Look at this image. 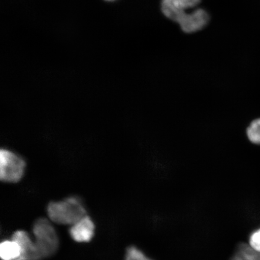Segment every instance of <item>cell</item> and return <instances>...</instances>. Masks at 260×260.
I'll return each instance as SVG.
<instances>
[{
  "instance_id": "1",
  "label": "cell",
  "mask_w": 260,
  "mask_h": 260,
  "mask_svg": "<svg viewBox=\"0 0 260 260\" xmlns=\"http://www.w3.org/2000/svg\"><path fill=\"white\" fill-rule=\"evenodd\" d=\"M48 219L57 225H73L87 214L85 207L80 198L70 197L64 200L52 201L47 208Z\"/></svg>"
},
{
  "instance_id": "2",
  "label": "cell",
  "mask_w": 260,
  "mask_h": 260,
  "mask_svg": "<svg viewBox=\"0 0 260 260\" xmlns=\"http://www.w3.org/2000/svg\"><path fill=\"white\" fill-rule=\"evenodd\" d=\"M34 241L42 259L53 256L59 246V239L53 222L48 218L40 217L35 221L32 229Z\"/></svg>"
},
{
  "instance_id": "3",
  "label": "cell",
  "mask_w": 260,
  "mask_h": 260,
  "mask_svg": "<svg viewBox=\"0 0 260 260\" xmlns=\"http://www.w3.org/2000/svg\"><path fill=\"white\" fill-rule=\"evenodd\" d=\"M26 164L23 158L7 149L0 151V180L5 183H17L23 178Z\"/></svg>"
},
{
  "instance_id": "4",
  "label": "cell",
  "mask_w": 260,
  "mask_h": 260,
  "mask_svg": "<svg viewBox=\"0 0 260 260\" xmlns=\"http://www.w3.org/2000/svg\"><path fill=\"white\" fill-rule=\"evenodd\" d=\"M200 2L201 0H162L161 11L167 18L177 22Z\"/></svg>"
},
{
  "instance_id": "5",
  "label": "cell",
  "mask_w": 260,
  "mask_h": 260,
  "mask_svg": "<svg viewBox=\"0 0 260 260\" xmlns=\"http://www.w3.org/2000/svg\"><path fill=\"white\" fill-rule=\"evenodd\" d=\"M209 21L207 12L201 9H194L179 19L177 23L185 32L191 34L206 27Z\"/></svg>"
},
{
  "instance_id": "6",
  "label": "cell",
  "mask_w": 260,
  "mask_h": 260,
  "mask_svg": "<svg viewBox=\"0 0 260 260\" xmlns=\"http://www.w3.org/2000/svg\"><path fill=\"white\" fill-rule=\"evenodd\" d=\"M12 239L20 246L21 254L19 259L22 260H42V256L37 245L29 234L24 230L16 231Z\"/></svg>"
},
{
  "instance_id": "7",
  "label": "cell",
  "mask_w": 260,
  "mask_h": 260,
  "mask_svg": "<svg viewBox=\"0 0 260 260\" xmlns=\"http://www.w3.org/2000/svg\"><path fill=\"white\" fill-rule=\"evenodd\" d=\"M95 225L90 216L86 214L70 226L69 233L71 238L78 243H87L92 240L95 234Z\"/></svg>"
},
{
  "instance_id": "8",
  "label": "cell",
  "mask_w": 260,
  "mask_h": 260,
  "mask_svg": "<svg viewBox=\"0 0 260 260\" xmlns=\"http://www.w3.org/2000/svg\"><path fill=\"white\" fill-rule=\"evenodd\" d=\"M20 246L12 239L5 240L0 244V257L2 260H15L20 258Z\"/></svg>"
},
{
  "instance_id": "9",
  "label": "cell",
  "mask_w": 260,
  "mask_h": 260,
  "mask_svg": "<svg viewBox=\"0 0 260 260\" xmlns=\"http://www.w3.org/2000/svg\"><path fill=\"white\" fill-rule=\"evenodd\" d=\"M247 137L253 144L260 145V118L253 120L246 129Z\"/></svg>"
},
{
  "instance_id": "10",
  "label": "cell",
  "mask_w": 260,
  "mask_h": 260,
  "mask_svg": "<svg viewBox=\"0 0 260 260\" xmlns=\"http://www.w3.org/2000/svg\"><path fill=\"white\" fill-rule=\"evenodd\" d=\"M237 253L247 260H260V251L246 243H240L237 247Z\"/></svg>"
},
{
  "instance_id": "11",
  "label": "cell",
  "mask_w": 260,
  "mask_h": 260,
  "mask_svg": "<svg viewBox=\"0 0 260 260\" xmlns=\"http://www.w3.org/2000/svg\"><path fill=\"white\" fill-rule=\"evenodd\" d=\"M125 260H153L146 256L141 250L136 246H129L126 249Z\"/></svg>"
},
{
  "instance_id": "12",
  "label": "cell",
  "mask_w": 260,
  "mask_h": 260,
  "mask_svg": "<svg viewBox=\"0 0 260 260\" xmlns=\"http://www.w3.org/2000/svg\"><path fill=\"white\" fill-rule=\"evenodd\" d=\"M249 245L256 251H260V229L255 231L250 236Z\"/></svg>"
},
{
  "instance_id": "13",
  "label": "cell",
  "mask_w": 260,
  "mask_h": 260,
  "mask_svg": "<svg viewBox=\"0 0 260 260\" xmlns=\"http://www.w3.org/2000/svg\"><path fill=\"white\" fill-rule=\"evenodd\" d=\"M231 260H247L245 258H243L242 255H240L239 253L236 252L235 255H234Z\"/></svg>"
},
{
  "instance_id": "14",
  "label": "cell",
  "mask_w": 260,
  "mask_h": 260,
  "mask_svg": "<svg viewBox=\"0 0 260 260\" xmlns=\"http://www.w3.org/2000/svg\"><path fill=\"white\" fill-rule=\"evenodd\" d=\"M15 260H22V259H15Z\"/></svg>"
},
{
  "instance_id": "15",
  "label": "cell",
  "mask_w": 260,
  "mask_h": 260,
  "mask_svg": "<svg viewBox=\"0 0 260 260\" xmlns=\"http://www.w3.org/2000/svg\"><path fill=\"white\" fill-rule=\"evenodd\" d=\"M108 1H111V0H108Z\"/></svg>"
}]
</instances>
